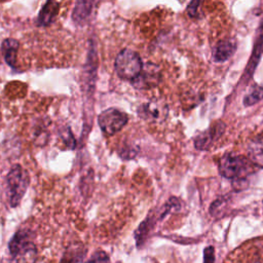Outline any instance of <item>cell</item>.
<instances>
[{"mask_svg":"<svg viewBox=\"0 0 263 263\" xmlns=\"http://www.w3.org/2000/svg\"><path fill=\"white\" fill-rule=\"evenodd\" d=\"M8 248L10 253L9 263H36L37 248L30 230H18L10 239Z\"/></svg>","mask_w":263,"mask_h":263,"instance_id":"obj_1","label":"cell"},{"mask_svg":"<svg viewBox=\"0 0 263 263\" xmlns=\"http://www.w3.org/2000/svg\"><path fill=\"white\" fill-rule=\"evenodd\" d=\"M143 62L138 52L133 49H122L116 57L114 67L117 75L122 79L133 81L141 73Z\"/></svg>","mask_w":263,"mask_h":263,"instance_id":"obj_2","label":"cell"},{"mask_svg":"<svg viewBox=\"0 0 263 263\" xmlns=\"http://www.w3.org/2000/svg\"><path fill=\"white\" fill-rule=\"evenodd\" d=\"M6 183L10 205L17 206L29 186V175L20 164H14L6 176Z\"/></svg>","mask_w":263,"mask_h":263,"instance_id":"obj_3","label":"cell"},{"mask_svg":"<svg viewBox=\"0 0 263 263\" xmlns=\"http://www.w3.org/2000/svg\"><path fill=\"white\" fill-rule=\"evenodd\" d=\"M219 171L224 178L242 180L252 171V167L250 160L247 157L242 155L227 154L221 158Z\"/></svg>","mask_w":263,"mask_h":263,"instance_id":"obj_4","label":"cell"},{"mask_svg":"<svg viewBox=\"0 0 263 263\" xmlns=\"http://www.w3.org/2000/svg\"><path fill=\"white\" fill-rule=\"evenodd\" d=\"M127 115L116 108H108L98 116V123L102 132L106 135H114L127 123Z\"/></svg>","mask_w":263,"mask_h":263,"instance_id":"obj_5","label":"cell"},{"mask_svg":"<svg viewBox=\"0 0 263 263\" xmlns=\"http://www.w3.org/2000/svg\"><path fill=\"white\" fill-rule=\"evenodd\" d=\"M160 81V71L158 66L148 63L143 66L141 73L132 81V85L137 89H149L156 86Z\"/></svg>","mask_w":263,"mask_h":263,"instance_id":"obj_6","label":"cell"},{"mask_svg":"<svg viewBox=\"0 0 263 263\" xmlns=\"http://www.w3.org/2000/svg\"><path fill=\"white\" fill-rule=\"evenodd\" d=\"M138 115L147 121H159L166 115V107L158 101H149L140 105Z\"/></svg>","mask_w":263,"mask_h":263,"instance_id":"obj_7","label":"cell"},{"mask_svg":"<svg viewBox=\"0 0 263 263\" xmlns=\"http://www.w3.org/2000/svg\"><path fill=\"white\" fill-rule=\"evenodd\" d=\"M59 12V3L54 1H47L43 4L37 16L36 24L39 27L50 25Z\"/></svg>","mask_w":263,"mask_h":263,"instance_id":"obj_8","label":"cell"},{"mask_svg":"<svg viewBox=\"0 0 263 263\" xmlns=\"http://www.w3.org/2000/svg\"><path fill=\"white\" fill-rule=\"evenodd\" d=\"M249 159L257 166L263 167V135L256 137L248 146Z\"/></svg>","mask_w":263,"mask_h":263,"instance_id":"obj_9","label":"cell"},{"mask_svg":"<svg viewBox=\"0 0 263 263\" xmlns=\"http://www.w3.org/2000/svg\"><path fill=\"white\" fill-rule=\"evenodd\" d=\"M95 2L92 1H78L72 12V18L76 24L83 25L92 12Z\"/></svg>","mask_w":263,"mask_h":263,"instance_id":"obj_10","label":"cell"},{"mask_svg":"<svg viewBox=\"0 0 263 263\" xmlns=\"http://www.w3.org/2000/svg\"><path fill=\"white\" fill-rule=\"evenodd\" d=\"M86 252V249L82 245H72L64 252L60 263H83Z\"/></svg>","mask_w":263,"mask_h":263,"instance_id":"obj_11","label":"cell"},{"mask_svg":"<svg viewBox=\"0 0 263 263\" xmlns=\"http://www.w3.org/2000/svg\"><path fill=\"white\" fill-rule=\"evenodd\" d=\"M221 133H222V124L221 123L215 124L213 127L203 132L196 138V140L194 142L195 147L200 150L208 149V147L212 144L214 139L218 138Z\"/></svg>","mask_w":263,"mask_h":263,"instance_id":"obj_12","label":"cell"},{"mask_svg":"<svg viewBox=\"0 0 263 263\" xmlns=\"http://www.w3.org/2000/svg\"><path fill=\"white\" fill-rule=\"evenodd\" d=\"M18 46H20L18 41L12 38L5 39L1 44V49H2L4 60L12 68H14L16 65V53H17Z\"/></svg>","mask_w":263,"mask_h":263,"instance_id":"obj_13","label":"cell"},{"mask_svg":"<svg viewBox=\"0 0 263 263\" xmlns=\"http://www.w3.org/2000/svg\"><path fill=\"white\" fill-rule=\"evenodd\" d=\"M235 48H236V44L233 41H230V40L221 41L214 49V52H213L214 61L217 63L227 61L234 53Z\"/></svg>","mask_w":263,"mask_h":263,"instance_id":"obj_14","label":"cell"},{"mask_svg":"<svg viewBox=\"0 0 263 263\" xmlns=\"http://www.w3.org/2000/svg\"><path fill=\"white\" fill-rule=\"evenodd\" d=\"M262 99H263V87H261L259 85H254L250 89L249 93L245 96L242 103L246 107H250V106L258 103Z\"/></svg>","mask_w":263,"mask_h":263,"instance_id":"obj_15","label":"cell"},{"mask_svg":"<svg viewBox=\"0 0 263 263\" xmlns=\"http://www.w3.org/2000/svg\"><path fill=\"white\" fill-rule=\"evenodd\" d=\"M60 136H61L62 140L64 141L65 145L69 149H74L75 148L76 141H75V139H74V137H73V135L71 133V129L68 126H66V127H64V128H62L60 130Z\"/></svg>","mask_w":263,"mask_h":263,"instance_id":"obj_16","label":"cell"},{"mask_svg":"<svg viewBox=\"0 0 263 263\" xmlns=\"http://www.w3.org/2000/svg\"><path fill=\"white\" fill-rule=\"evenodd\" d=\"M86 263H110V258L105 252L99 251Z\"/></svg>","mask_w":263,"mask_h":263,"instance_id":"obj_17","label":"cell"},{"mask_svg":"<svg viewBox=\"0 0 263 263\" xmlns=\"http://www.w3.org/2000/svg\"><path fill=\"white\" fill-rule=\"evenodd\" d=\"M203 263H215V249L209 246L203 251Z\"/></svg>","mask_w":263,"mask_h":263,"instance_id":"obj_18","label":"cell"},{"mask_svg":"<svg viewBox=\"0 0 263 263\" xmlns=\"http://www.w3.org/2000/svg\"><path fill=\"white\" fill-rule=\"evenodd\" d=\"M199 4H200V2H198V1H192L189 3V5L187 6V11L190 16L194 17L197 15V7L199 6Z\"/></svg>","mask_w":263,"mask_h":263,"instance_id":"obj_19","label":"cell"}]
</instances>
